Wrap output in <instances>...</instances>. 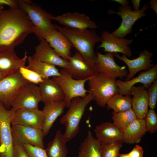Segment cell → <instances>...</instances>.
Returning a JSON list of instances; mask_svg holds the SVG:
<instances>
[{
    "mask_svg": "<svg viewBox=\"0 0 157 157\" xmlns=\"http://www.w3.org/2000/svg\"><path fill=\"white\" fill-rule=\"evenodd\" d=\"M34 32V26L28 16L20 8L0 12V52L14 49Z\"/></svg>",
    "mask_w": 157,
    "mask_h": 157,
    "instance_id": "6da1fadb",
    "label": "cell"
},
{
    "mask_svg": "<svg viewBox=\"0 0 157 157\" xmlns=\"http://www.w3.org/2000/svg\"><path fill=\"white\" fill-rule=\"evenodd\" d=\"M56 29L69 40L72 45L88 63L94 67L97 55L94 47L101 42V37L94 29L80 30L54 24ZM95 68V67H94Z\"/></svg>",
    "mask_w": 157,
    "mask_h": 157,
    "instance_id": "7a4b0ae2",
    "label": "cell"
},
{
    "mask_svg": "<svg viewBox=\"0 0 157 157\" xmlns=\"http://www.w3.org/2000/svg\"><path fill=\"white\" fill-rule=\"evenodd\" d=\"M19 8L27 14L33 25L34 33L40 40L56 29L51 22L53 16L30 0H17Z\"/></svg>",
    "mask_w": 157,
    "mask_h": 157,
    "instance_id": "3957f363",
    "label": "cell"
},
{
    "mask_svg": "<svg viewBox=\"0 0 157 157\" xmlns=\"http://www.w3.org/2000/svg\"><path fill=\"white\" fill-rule=\"evenodd\" d=\"M94 100L93 95L89 93L84 97H76L72 100L67 112L60 120V124L65 127L63 136L66 143L78 133L79 124L85 109L88 104Z\"/></svg>",
    "mask_w": 157,
    "mask_h": 157,
    "instance_id": "277c9868",
    "label": "cell"
},
{
    "mask_svg": "<svg viewBox=\"0 0 157 157\" xmlns=\"http://www.w3.org/2000/svg\"><path fill=\"white\" fill-rule=\"evenodd\" d=\"M88 92L100 107H104L108 100L118 93L116 80L97 72L88 81Z\"/></svg>",
    "mask_w": 157,
    "mask_h": 157,
    "instance_id": "5b68a950",
    "label": "cell"
},
{
    "mask_svg": "<svg viewBox=\"0 0 157 157\" xmlns=\"http://www.w3.org/2000/svg\"><path fill=\"white\" fill-rule=\"evenodd\" d=\"M60 76L52 77L51 79L56 82L63 90L65 96L67 107L68 108L72 100L74 98L83 97L88 91L85 88V84L91 77L84 80H78L74 78L65 69L59 71Z\"/></svg>",
    "mask_w": 157,
    "mask_h": 157,
    "instance_id": "8992f818",
    "label": "cell"
},
{
    "mask_svg": "<svg viewBox=\"0 0 157 157\" xmlns=\"http://www.w3.org/2000/svg\"><path fill=\"white\" fill-rule=\"evenodd\" d=\"M16 110L7 109L0 101V156L13 157V145L11 124Z\"/></svg>",
    "mask_w": 157,
    "mask_h": 157,
    "instance_id": "52a82bcc",
    "label": "cell"
},
{
    "mask_svg": "<svg viewBox=\"0 0 157 157\" xmlns=\"http://www.w3.org/2000/svg\"><path fill=\"white\" fill-rule=\"evenodd\" d=\"M149 7L148 4L145 3L142 8L138 11L133 10L129 5L119 6L117 12L111 10H108L107 12L109 15L115 14L120 16L122 19L119 26L112 33L117 38H122L131 33L133 24L138 20L147 14L146 11Z\"/></svg>",
    "mask_w": 157,
    "mask_h": 157,
    "instance_id": "ba28073f",
    "label": "cell"
},
{
    "mask_svg": "<svg viewBox=\"0 0 157 157\" xmlns=\"http://www.w3.org/2000/svg\"><path fill=\"white\" fill-rule=\"evenodd\" d=\"M30 83L22 76L19 69L6 76L0 81V101L9 109L18 92Z\"/></svg>",
    "mask_w": 157,
    "mask_h": 157,
    "instance_id": "9c48e42d",
    "label": "cell"
},
{
    "mask_svg": "<svg viewBox=\"0 0 157 157\" xmlns=\"http://www.w3.org/2000/svg\"><path fill=\"white\" fill-rule=\"evenodd\" d=\"M11 130L13 146L28 144L44 147L42 130L21 125H12Z\"/></svg>",
    "mask_w": 157,
    "mask_h": 157,
    "instance_id": "30bf717a",
    "label": "cell"
},
{
    "mask_svg": "<svg viewBox=\"0 0 157 157\" xmlns=\"http://www.w3.org/2000/svg\"><path fill=\"white\" fill-rule=\"evenodd\" d=\"M41 101L39 87L36 84L29 83L18 92L11 104L15 110L21 109H38Z\"/></svg>",
    "mask_w": 157,
    "mask_h": 157,
    "instance_id": "8fae6325",
    "label": "cell"
},
{
    "mask_svg": "<svg viewBox=\"0 0 157 157\" xmlns=\"http://www.w3.org/2000/svg\"><path fill=\"white\" fill-rule=\"evenodd\" d=\"M97 59L94 67L100 74L113 79L126 78L129 73L125 66H121L115 62L114 53L102 54L96 53Z\"/></svg>",
    "mask_w": 157,
    "mask_h": 157,
    "instance_id": "7c38bea8",
    "label": "cell"
},
{
    "mask_svg": "<svg viewBox=\"0 0 157 157\" xmlns=\"http://www.w3.org/2000/svg\"><path fill=\"white\" fill-rule=\"evenodd\" d=\"M114 56L124 62L127 66L129 73L125 81H129L133 78L136 74L142 70L148 71L155 65L151 58L153 53L147 49H144L139 54L138 57L133 59L128 58L125 55L122 56L117 53H114Z\"/></svg>",
    "mask_w": 157,
    "mask_h": 157,
    "instance_id": "4fadbf2b",
    "label": "cell"
},
{
    "mask_svg": "<svg viewBox=\"0 0 157 157\" xmlns=\"http://www.w3.org/2000/svg\"><path fill=\"white\" fill-rule=\"evenodd\" d=\"M101 38V43L97 48H103L106 53H121L129 58L132 56V52L129 45L132 43V39L117 38L107 31L102 32Z\"/></svg>",
    "mask_w": 157,
    "mask_h": 157,
    "instance_id": "5bb4252c",
    "label": "cell"
},
{
    "mask_svg": "<svg viewBox=\"0 0 157 157\" xmlns=\"http://www.w3.org/2000/svg\"><path fill=\"white\" fill-rule=\"evenodd\" d=\"M44 123L43 113L38 109L16 110L11 122L12 125H21L42 130Z\"/></svg>",
    "mask_w": 157,
    "mask_h": 157,
    "instance_id": "9a60e30c",
    "label": "cell"
},
{
    "mask_svg": "<svg viewBox=\"0 0 157 157\" xmlns=\"http://www.w3.org/2000/svg\"><path fill=\"white\" fill-rule=\"evenodd\" d=\"M53 20L64 27L80 30L94 29L98 26L96 23L86 15L78 12H67L61 15L53 16Z\"/></svg>",
    "mask_w": 157,
    "mask_h": 157,
    "instance_id": "2e32d148",
    "label": "cell"
},
{
    "mask_svg": "<svg viewBox=\"0 0 157 157\" xmlns=\"http://www.w3.org/2000/svg\"><path fill=\"white\" fill-rule=\"evenodd\" d=\"M157 79V64L148 71L141 72L137 77L128 81L116 80L118 89V93L123 95H131V89L136 83H141L147 89Z\"/></svg>",
    "mask_w": 157,
    "mask_h": 157,
    "instance_id": "e0dca14e",
    "label": "cell"
},
{
    "mask_svg": "<svg viewBox=\"0 0 157 157\" xmlns=\"http://www.w3.org/2000/svg\"><path fill=\"white\" fill-rule=\"evenodd\" d=\"M34 59L62 69H67L69 67V61L61 58L50 46L44 39L40 40L36 46L35 53L32 56Z\"/></svg>",
    "mask_w": 157,
    "mask_h": 157,
    "instance_id": "ac0fdd59",
    "label": "cell"
},
{
    "mask_svg": "<svg viewBox=\"0 0 157 157\" xmlns=\"http://www.w3.org/2000/svg\"><path fill=\"white\" fill-rule=\"evenodd\" d=\"M69 67L66 69L74 79L82 80L89 78L97 72L94 67L76 51L68 59Z\"/></svg>",
    "mask_w": 157,
    "mask_h": 157,
    "instance_id": "d6986e66",
    "label": "cell"
},
{
    "mask_svg": "<svg viewBox=\"0 0 157 157\" xmlns=\"http://www.w3.org/2000/svg\"><path fill=\"white\" fill-rule=\"evenodd\" d=\"M94 131L96 138L101 145L123 142V132L113 123L102 122L96 126Z\"/></svg>",
    "mask_w": 157,
    "mask_h": 157,
    "instance_id": "ffe728a7",
    "label": "cell"
},
{
    "mask_svg": "<svg viewBox=\"0 0 157 157\" xmlns=\"http://www.w3.org/2000/svg\"><path fill=\"white\" fill-rule=\"evenodd\" d=\"M25 52L24 57L20 58L14 49L0 52V71L6 76L14 73L20 68L26 67L28 56Z\"/></svg>",
    "mask_w": 157,
    "mask_h": 157,
    "instance_id": "44dd1931",
    "label": "cell"
},
{
    "mask_svg": "<svg viewBox=\"0 0 157 157\" xmlns=\"http://www.w3.org/2000/svg\"><path fill=\"white\" fill-rule=\"evenodd\" d=\"M147 89L142 85L133 86L131 89L133 97L131 99L132 108L137 118L143 119L149 110V100Z\"/></svg>",
    "mask_w": 157,
    "mask_h": 157,
    "instance_id": "7402d4cb",
    "label": "cell"
},
{
    "mask_svg": "<svg viewBox=\"0 0 157 157\" xmlns=\"http://www.w3.org/2000/svg\"><path fill=\"white\" fill-rule=\"evenodd\" d=\"M44 39L61 58L68 60L73 46L65 36L56 29Z\"/></svg>",
    "mask_w": 157,
    "mask_h": 157,
    "instance_id": "603a6c76",
    "label": "cell"
},
{
    "mask_svg": "<svg viewBox=\"0 0 157 157\" xmlns=\"http://www.w3.org/2000/svg\"><path fill=\"white\" fill-rule=\"evenodd\" d=\"M66 107L67 103L65 100L44 104L42 110L44 118L42 130L44 137L48 134L55 121L63 114Z\"/></svg>",
    "mask_w": 157,
    "mask_h": 157,
    "instance_id": "cb8c5ba5",
    "label": "cell"
},
{
    "mask_svg": "<svg viewBox=\"0 0 157 157\" xmlns=\"http://www.w3.org/2000/svg\"><path fill=\"white\" fill-rule=\"evenodd\" d=\"M39 85L41 101L44 104L65 100L63 90L51 79H43Z\"/></svg>",
    "mask_w": 157,
    "mask_h": 157,
    "instance_id": "d4e9b609",
    "label": "cell"
},
{
    "mask_svg": "<svg viewBox=\"0 0 157 157\" xmlns=\"http://www.w3.org/2000/svg\"><path fill=\"white\" fill-rule=\"evenodd\" d=\"M147 131L144 119L137 118L123 132V142L129 144L138 143Z\"/></svg>",
    "mask_w": 157,
    "mask_h": 157,
    "instance_id": "484cf974",
    "label": "cell"
},
{
    "mask_svg": "<svg viewBox=\"0 0 157 157\" xmlns=\"http://www.w3.org/2000/svg\"><path fill=\"white\" fill-rule=\"evenodd\" d=\"M101 144L88 130L86 137L80 144L77 157H101Z\"/></svg>",
    "mask_w": 157,
    "mask_h": 157,
    "instance_id": "4316f807",
    "label": "cell"
},
{
    "mask_svg": "<svg viewBox=\"0 0 157 157\" xmlns=\"http://www.w3.org/2000/svg\"><path fill=\"white\" fill-rule=\"evenodd\" d=\"M27 60L28 65L26 67L37 73L43 79L60 76L59 71L55 66L34 59L31 56L28 57Z\"/></svg>",
    "mask_w": 157,
    "mask_h": 157,
    "instance_id": "83f0119b",
    "label": "cell"
},
{
    "mask_svg": "<svg viewBox=\"0 0 157 157\" xmlns=\"http://www.w3.org/2000/svg\"><path fill=\"white\" fill-rule=\"evenodd\" d=\"M63 134L60 130L56 131L53 140L48 144L45 149L48 157H67L68 150Z\"/></svg>",
    "mask_w": 157,
    "mask_h": 157,
    "instance_id": "f1b7e54d",
    "label": "cell"
},
{
    "mask_svg": "<svg viewBox=\"0 0 157 157\" xmlns=\"http://www.w3.org/2000/svg\"><path fill=\"white\" fill-rule=\"evenodd\" d=\"M131 99L130 95L124 96L117 93L108 101L106 108L112 109L115 113L126 111L132 108Z\"/></svg>",
    "mask_w": 157,
    "mask_h": 157,
    "instance_id": "f546056e",
    "label": "cell"
},
{
    "mask_svg": "<svg viewBox=\"0 0 157 157\" xmlns=\"http://www.w3.org/2000/svg\"><path fill=\"white\" fill-rule=\"evenodd\" d=\"M137 118L132 108L126 111L118 113L113 112L112 116L113 123L123 132L130 124Z\"/></svg>",
    "mask_w": 157,
    "mask_h": 157,
    "instance_id": "4dcf8cb0",
    "label": "cell"
},
{
    "mask_svg": "<svg viewBox=\"0 0 157 157\" xmlns=\"http://www.w3.org/2000/svg\"><path fill=\"white\" fill-rule=\"evenodd\" d=\"M123 142L101 145L100 152L101 157H118Z\"/></svg>",
    "mask_w": 157,
    "mask_h": 157,
    "instance_id": "1f68e13d",
    "label": "cell"
},
{
    "mask_svg": "<svg viewBox=\"0 0 157 157\" xmlns=\"http://www.w3.org/2000/svg\"><path fill=\"white\" fill-rule=\"evenodd\" d=\"M22 76L29 82L35 84H39L43 79L35 72L28 68L26 66L22 67L19 69Z\"/></svg>",
    "mask_w": 157,
    "mask_h": 157,
    "instance_id": "d6a6232c",
    "label": "cell"
},
{
    "mask_svg": "<svg viewBox=\"0 0 157 157\" xmlns=\"http://www.w3.org/2000/svg\"><path fill=\"white\" fill-rule=\"evenodd\" d=\"M147 131L153 134L157 131V115L153 109H150L144 118Z\"/></svg>",
    "mask_w": 157,
    "mask_h": 157,
    "instance_id": "836d02e7",
    "label": "cell"
},
{
    "mask_svg": "<svg viewBox=\"0 0 157 157\" xmlns=\"http://www.w3.org/2000/svg\"><path fill=\"white\" fill-rule=\"evenodd\" d=\"M22 145L28 157H48L44 148L28 144Z\"/></svg>",
    "mask_w": 157,
    "mask_h": 157,
    "instance_id": "e575fe53",
    "label": "cell"
},
{
    "mask_svg": "<svg viewBox=\"0 0 157 157\" xmlns=\"http://www.w3.org/2000/svg\"><path fill=\"white\" fill-rule=\"evenodd\" d=\"M147 90L149 100V107L154 110L157 101V79L155 81Z\"/></svg>",
    "mask_w": 157,
    "mask_h": 157,
    "instance_id": "d590c367",
    "label": "cell"
},
{
    "mask_svg": "<svg viewBox=\"0 0 157 157\" xmlns=\"http://www.w3.org/2000/svg\"><path fill=\"white\" fill-rule=\"evenodd\" d=\"M13 157H28L22 145L14 146Z\"/></svg>",
    "mask_w": 157,
    "mask_h": 157,
    "instance_id": "8d00e7d4",
    "label": "cell"
},
{
    "mask_svg": "<svg viewBox=\"0 0 157 157\" xmlns=\"http://www.w3.org/2000/svg\"><path fill=\"white\" fill-rule=\"evenodd\" d=\"M143 154L144 150L142 147L136 144L128 154L130 157H143Z\"/></svg>",
    "mask_w": 157,
    "mask_h": 157,
    "instance_id": "74e56055",
    "label": "cell"
},
{
    "mask_svg": "<svg viewBox=\"0 0 157 157\" xmlns=\"http://www.w3.org/2000/svg\"><path fill=\"white\" fill-rule=\"evenodd\" d=\"M6 5L10 8H19L17 0H0V6Z\"/></svg>",
    "mask_w": 157,
    "mask_h": 157,
    "instance_id": "f35d334b",
    "label": "cell"
},
{
    "mask_svg": "<svg viewBox=\"0 0 157 157\" xmlns=\"http://www.w3.org/2000/svg\"><path fill=\"white\" fill-rule=\"evenodd\" d=\"M140 0H132L131 2L132 3L134 11H138L139 10L140 6Z\"/></svg>",
    "mask_w": 157,
    "mask_h": 157,
    "instance_id": "ab89813d",
    "label": "cell"
},
{
    "mask_svg": "<svg viewBox=\"0 0 157 157\" xmlns=\"http://www.w3.org/2000/svg\"><path fill=\"white\" fill-rule=\"evenodd\" d=\"M150 7L157 14V0H151L150 4Z\"/></svg>",
    "mask_w": 157,
    "mask_h": 157,
    "instance_id": "60d3db41",
    "label": "cell"
},
{
    "mask_svg": "<svg viewBox=\"0 0 157 157\" xmlns=\"http://www.w3.org/2000/svg\"><path fill=\"white\" fill-rule=\"evenodd\" d=\"M112 1H115L119 3L122 6H126L129 5V1L126 0H112Z\"/></svg>",
    "mask_w": 157,
    "mask_h": 157,
    "instance_id": "b9f144b4",
    "label": "cell"
},
{
    "mask_svg": "<svg viewBox=\"0 0 157 157\" xmlns=\"http://www.w3.org/2000/svg\"><path fill=\"white\" fill-rule=\"evenodd\" d=\"M118 157H130L128 154H119Z\"/></svg>",
    "mask_w": 157,
    "mask_h": 157,
    "instance_id": "7bdbcfd3",
    "label": "cell"
},
{
    "mask_svg": "<svg viewBox=\"0 0 157 157\" xmlns=\"http://www.w3.org/2000/svg\"><path fill=\"white\" fill-rule=\"evenodd\" d=\"M6 76H7L0 71V81Z\"/></svg>",
    "mask_w": 157,
    "mask_h": 157,
    "instance_id": "ee69618b",
    "label": "cell"
},
{
    "mask_svg": "<svg viewBox=\"0 0 157 157\" xmlns=\"http://www.w3.org/2000/svg\"><path fill=\"white\" fill-rule=\"evenodd\" d=\"M3 6H0V12L3 10Z\"/></svg>",
    "mask_w": 157,
    "mask_h": 157,
    "instance_id": "f6af8a7d",
    "label": "cell"
},
{
    "mask_svg": "<svg viewBox=\"0 0 157 157\" xmlns=\"http://www.w3.org/2000/svg\"><path fill=\"white\" fill-rule=\"evenodd\" d=\"M0 157H2L1 156H0Z\"/></svg>",
    "mask_w": 157,
    "mask_h": 157,
    "instance_id": "bcb514c9",
    "label": "cell"
}]
</instances>
